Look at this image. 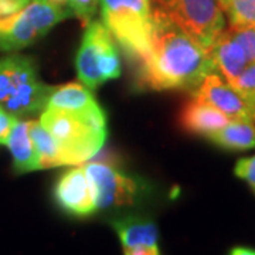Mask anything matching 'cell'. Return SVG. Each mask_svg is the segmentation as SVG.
<instances>
[{"instance_id":"cell-1","label":"cell","mask_w":255,"mask_h":255,"mask_svg":"<svg viewBox=\"0 0 255 255\" xmlns=\"http://www.w3.org/2000/svg\"><path fill=\"white\" fill-rule=\"evenodd\" d=\"M150 51L137 64V84L143 90L193 92L216 73L209 48L203 47L166 18L152 14Z\"/></svg>"},{"instance_id":"cell-2","label":"cell","mask_w":255,"mask_h":255,"mask_svg":"<svg viewBox=\"0 0 255 255\" xmlns=\"http://www.w3.org/2000/svg\"><path fill=\"white\" fill-rule=\"evenodd\" d=\"M40 124L58 143L65 166L92 159L107 139V115L101 107L91 111L46 108Z\"/></svg>"},{"instance_id":"cell-3","label":"cell","mask_w":255,"mask_h":255,"mask_svg":"<svg viewBox=\"0 0 255 255\" xmlns=\"http://www.w3.org/2000/svg\"><path fill=\"white\" fill-rule=\"evenodd\" d=\"M54 87L40 80L36 63L27 55L0 58V108L16 118L46 110Z\"/></svg>"},{"instance_id":"cell-4","label":"cell","mask_w":255,"mask_h":255,"mask_svg":"<svg viewBox=\"0 0 255 255\" xmlns=\"http://www.w3.org/2000/svg\"><path fill=\"white\" fill-rule=\"evenodd\" d=\"M105 27L135 63L143 61L150 51L152 13L149 0H101Z\"/></svg>"},{"instance_id":"cell-5","label":"cell","mask_w":255,"mask_h":255,"mask_svg":"<svg viewBox=\"0 0 255 255\" xmlns=\"http://www.w3.org/2000/svg\"><path fill=\"white\" fill-rule=\"evenodd\" d=\"M150 13L173 23L206 48L226 28V16L219 0H149Z\"/></svg>"},{"instance_id":"cell-6","label":"cell","mask_w":255,"mask_h":255,"mask_svg":"<svg viewBox=\"0 0 255 255\" xmlns=\"http://www.w3.org/2000/svg\"><path fill=\"white\" fill-rule=\"evenodd\" d=\"M71 16V10L50 0H30L23 9L0 17V51H16L31 46L55 24Z\"/></svg>"},{"instance_id":"cell-7","label":"cell","mask_w":255,"mask_h":255,"mask_svg":"<svg viewBox=\"0 0 255 255\" xmlns=\"http://www.w3.org/2000/svg\"><path fill=\"white\" fill-rule=\"evenodd\" d=\"M80 81L90 90L121 75V61L114 37L101 21L87 24L75 57Z\"/></svg>"},{"instance_id":"cell-8","label":"cell","mask_w":255,"mask_h":255,"mask_svg":"<svg viewBox=\"0 0 255 255\" xmlns=\"http://www.w3.org/2000/svg\"><path fill=\"white\" fill-rule=\"evenodd\" d=\"M90 177L97 209L130 206L139 194L137 182L108 163L92 162L84 166Z\"/></svg>"},{"instance_id":"cell-9","label":"cell","mask_w":255,"mask_h":255,"mask_svg":"<svg viewBox=\"0 0 255 255\" xmlns=\"http://www.w3.org/2000/svg\"><path fill=\"white\" fill-rule=\"evenodd\" d=\"M191 94L193 98L213 105L230 119L255 122V111L250 100L217 73L209 74Z\"/></svg>"},{"instance_id":"cell-10","label":"cell","mask_w":255,"mask_h":255,"mask_svg":"<svg viewBox=\"0 0 255 255\" xmlns=\"http://www.w3.org/2000/svg\"><path fill=\"white\" fill-rule=\"evenodd\" d=\"M54 199L65 213L75 217H88L98 210L90 177L84 167H74L58 179Z\"/></svg>"},{"instance_id":"cell-11","label":"cell","mask_w":255,"mask_h":255,"mask_svg":"<svg viewBox=\"0 0 255 255\" xmlns=\"http://www.w3.org/2000/svg\"><path fill=\"white\" fill-rule=\"evenodd\" d=\"M228 122L230 118L221 111L197 98L186 102L179 114V124L186 132L206 137L226 127Z\"/></svg>"},{"instance_id":"cell-12","label":"cell","mask_w":255,"mask_h":255,"mask_svg":"<svg viewBox=\"0 0 255 255\" xmlns=\"http://www.w3.org/2000/svg\"><path fill=\"white\" fill-rule=\"evenodd\" d=\"M209 53L216 71H219L227 82L236 80L238 74L250 63L246 51L228 34L227 28H224L219 38L213 43V46L209 48Z\"/></svg>"},{"instance_id":"cell-13","label":"cell","mask_w":255,"mask_h":255,"mask_svg":"<svg viewBox=\"0 0 255 255\" xmlns=\"http://www.w3.org/2000/svg\"><path fill=\"white\" fill-rule=\"evenodd\" d=\"M4 145L9 147L16 173H30L40 170V156L33 137L30 135L28 121H20L13 125Z\"/></svg>"},{"instance_id":"cell-14","label":"cell","mask_w":255,"mask_h":255,"mask_svg":"<svg viewBox=\"0 0 255 255\" xmlns=\"http://www.w3.org/2000/svg\"><path fill=\"white\" fill-rule=\"evenodd\" d=\"M207 139L226 150H248L255 147V122L230 119L227 125L211 133Z\"/></svg>"},{"instance_id":"cell-15","label":"cell","mask_w":255,"mask_h":255,"mask_svg":"<svg viewBox=\"0 0 255 255\" xmlns=\"http://www.w3.org/2000/svg\"><path fill=\"white\" fill-rule=\"evenodd\" d=\"M124 248L136 246H157L159 231L153 221L140 217H127L112 223Z\"/></svg>"},{"instance_id":"cell-16","label":"cell","mask_w":255,"mask_h":255,"mask_svg":"<svg viewBox=\"0 0 255 255\" xmlns=\"http://www.w3.org/2000/svg\"><path fill=\"white\" fill-rule=\"evenodd\" d=\"M98 102L84 84L70 82L61 87H54L46 108L67 111H91L98 108Z\"/></svg>"},{"instance_id":"cell-17","label":"cell","mask_w":255,"mask_h":255,"mask_svg":"<svg viewBox=\"0 0 255 255\" xmlns=\"http://www.w3.org/2000/svg\"><path fill=\"white\" fill-rule=\"evenodd\" d=\"M28 124L30 135L33 137V142L40 156V170L65 166L60 146L55 142L54 137L47 132L46 128L40 124V121H28Z\"/></svg>"},{"instance_id":"cell-18","label":"cell","mask_w":255,"mask_h":255,"mask_svg":"<svg viewBox=\"0 0 255 255\" xmlns=\"http://www.w3.org/2000/svg\"><path fill=\"white\" fill-rule=\"evenodd\" d=\"M230 27H255V0H219Z\"/></svg>"},{"instance_id":"cell-19","label":"cell","mask_w":255,"mask_h":255,"mask_svg":"<svg viewBox=\"0 0 255 255\" xmlns=\"http://www.w3.org/2000/svg\"><path fill=\"white\" fill-rule=\"evenodd\" d=\"M227 31L243 47L248 61H255V27H228Z\"/></svg>"},{"instance_id":"cell-20","label":"cell","mask_w":255,"mask_h":255,"mask_svg":"<svg viewBox=\"0 0 255 255\" xmlns=\"http://www.w3.org/2000/svg\"><path fill=\"white\" fill-rule=\"evenodd\" d=\"M70 10L84 26L90 24L97 11L98 0H68Z\"/></svg>"},{"instance_id":"cell-21","label":"cell","mask_w":255,"mask_h":255,"mask_svg":"<svg viewBox=\"0 0 255 255\" xmlns=\"http://www.w3.org/2000/svg\"><path fill=\"white\" fill-rule=\"evenodd\" d=\"M236 90L244 94V95H250L255 92V61L248 63L246 68L238 74L236 80L230 82Z\"/></svg>"},{"instance_id":"cell-22","label":"cell","mask_w":255,"mask_h":255,"mask_svg":"<svg viewBox=\"0 0 255 255\" xmlns=\"http://www.w3.org/2000/svg\"><path fill=\"white\" fill-rule=\"evenodd\" d=\"M234 173L237 177L248 183L251 189L255 191V155L240 159L236 163Z\"/></svg>"},{"instance_id":"cell-23","label":"cell","mask_w":255,"mask_h":255,"mask_svg":"<svg viewBox=\"0 0 255 255\" xmlns=\"http://www.w3.org/2000/svg\"><path fill=\"white\" fill-rule=\"evenodd\" d=\"M17 119L18 118L10 115L9 112H6V111L0 108V145H4L6 139L9 136L10 130H11L13 125L17 122Z\"/></svg>"},{"instance_id":"cell-24","label":"cell","mask_w":255,"mask_h":255,"mask_svg":"<svg viewBox=\"0 0 255 255\" xmlns=\"http://www.w3.org/2000/svg\"><path fill=\"white\" fill-rule=\"evenodd\" d=\"M28 1L30 0H0V17L16 13L20 9H23Z\"/></svg>"},{"instance_id":"cell-25","label":"cell","mask_w":255,"mask_h":255,"mask_svg":"<svg viewBox=\"0 0 255 255\" xmlns=\"http://www.w3.org/2000/svg\"><path fill=\"white\" fill-rule=\"evenodd\" d=\"M125 255H160L157 246H136L124 248Z\"/></svg>"},{"instance_id":"cell-26","label":"cell","mask_w":255,"mask_h":255,"mask_svg":"<svg viewBox=\"0 0 255 255\" xmlns=\"http://www.w3.org/2000/svg\"><path fill=\"white\" fill-rule=\"evenodd\" d=\"M228 255H255V250L250 247H234L230 250Z\"/></svg>"},{"instance_id":"cell-27","label":"cell","mask_w":255,"mask_h":255,"mask_svg":"<svg viewBox=\"0 0 255 255\" xmlns=\"http://www.w3.org/2000/svg\"><path fill=\"white\" fill-rule=\"evenodd\" d=\"M246 97L250 100V102H251V105H253V108L255 111V92L254 94H250V95H246Z\"/></svg>"},{"instance_id":"cell-28","label":"cell","mask_w":255,"mask_h":255,"mask_svg":"<svg viewBox=\"0 0 255 255\" xmlns=\"http://www.w3.org/2000/svg\"><path fill=\"white\" fill-rule=\"evenodd\" d=\"M50 1H53L55 4H60V6H64L68 0H50Z\"/></svg>"}]
</instances>
